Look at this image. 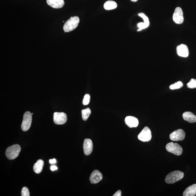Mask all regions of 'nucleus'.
Instances as JSON below:
<instances>
[{
  "label": "nucleus",
  "instance_id": "13",
  "mask_svg": "<svg viewBox=\"0 0 196 196\" xmlns=\"http://www.w3.org/2000/svg\"><path fill=\"white\" fill-rule=\"evenodd\" d=\"M125 124L130 128H136L139 124L138 119L133 116H127L125 118Z\"/></svg>",
  "mask_w": 196,
  "mask_h": 196
},
{
  "label": "nucleus",
  "instance_id": "20",
  "mask_svg": "<svg viewBox=\"0 0 196 196\" xmlns=\"http://www.w3.org/2000/svg\"><path fill=\"white\" fill-rule=\"evenodd\" d=\"M139 17L142 18L144 21L143 23H144L145 28L148 27L150 25V22H149V18L147 16L143 13H139L138 14Z\"/></svg>",
  "mask_w": 196,
  "mask_h": 196
},
{
  "label": "nucleus",
  "instance_id": "18",
  "mask_svg": "<svg viewBox=\"0 0 196 196\" xmlns=\"http://www.w3.org/2000/svg\"><path fill=\"white\" fill-rule=\"evenodd\" d=\"M117 6L118 5L116 2L112 1H106L104 5V9L107 10L114 9H116Z\"/></svg>",
  "mask_w": 196,
  "mask_h": 196
},
{
  "label": "nucleus",
  "instance_id": "22",
  "mask_svg": "<svg viewBox=\"0 0 196 196\" xmlns=\"http://www.w3.org/2000/svg\"><path fill=\"white\" fill-rule=\"evenodd\" d=\"M187 87L190 89L196 88V79L191 78L187 84Z\"/></svg>",
  "mask_w": 196,
  "mask_h": 196
},
{
  "label": "nucleus",
  "instance_id": "5",
  "mask_svg": "<svg viewBox=\"0 0 196 196\" xmlns=\"http://www.w3.org/2000/svg\"><path fill=\"white\" fill-rule=\"evenodd\" d=\"M32 115L31 113L29 112H26L24 114L21 128L22 130L24 132L29 130L31 127L32 121Z\"/></svg>",
  "mask_w": 196,
  "mask_h": 196
},
{
  "label": "nucleus",
  "instance_id": "9",
  "mask_svg": "<svg viewBox=\"0 0 196 196\" xmlns=\"http://www.w3.org/2000/svg\"><path fill=\"white\" fill-rule=\"evenodd\" d=\"M185 133L182 129H179L175 130L170 135V138L174 141H182L185 139Z\"/></svg>",
  "mask_w": 196,
  "mask_h": 196
},
{
  "label": "nucleus",
  "instance_id": "24",
  "mask_svg": "<svg viewBox=\"0 0 196 196\" xmlns=\"http://www.w3.org/2000/svg\"><path fill=\"white\" fill-rule=\"evenodd\" d=\"M22 196H30V193L29 189L26 187H23L21 191Z\"/></svg>",
  "mask_w": 196,
  "mask_h": 196
},
{
  "label": "nucleus",
  "instance_id": "28",
  "mask_svg": "<svg viewBox=\"0 0 196 196\" xmlns=\"http://www.w3.org/2000/svg\"><path fill=\"white\" fill-rule=\"evenodd\" d=\"M130 1L133 2H136L138 1V0H130Z\"/></svg>",
  "mask_w": 196,
  "mask_h": 196
},
{
  "label": "nucleus",
  "instance_id": "2",
  "mask_svg": "<svg viewBox=\"0 0 196 196\" xmlns=\"http://www.w3.org/2000/svg\"><path fill=\"white\" fill-rule=\"evenodd\" d=\"M80 22L79 18L77 16L70 17L66 21L63 26L65 32H70L76 29L77 27Z\"/></svg>",
  "mask_w": 196,
  "mask_h": 196
},
{
  "label": "nucleus",
  "instance_id": "10",
  "mask_svg": "<svg viewBox=\"0 0 196 196\" xmlns=\"http://www.w3.org/2000/svg\"><path fill=\"white\" fill-rule=\"evenodd\" d=\"M177 52L179 56L187 58L189 55V50L187 46L184 44H181L177 47Z\"/></svg>",
  "mask_w": 196,
  "mask_h": 196
},
{
  "label": "nucleus",
  "instance_id": "21",
  "mask_svg": "<svg viewBox=\"0 0 196 196\" xmlns=\"http://www.w3.org/2000/svg\"><path fill=\"white\" fill-rule=\"evenodd\" d=\"M183 86V83L181 81H179L171 85L170 86L169 88L171 90L179 89L182 88Z\"/></svg>",
  "mask_w": 196,
  "mask_h": 196
},
{
  "label": "nucleus",
  "instance_id": "30",
  "mask_svg": "<svg viewBox=\"0 0 196 196\" xmlns=\"http://www.w3.org/2000/svg\"><path fill=\"white\" fill-rule=\"evenodd\" d=\"M31 114L32 115L33 114V113H32Z\"/></svg>",
  "mask_w": 196,
  "mask_h": 196
},
{
  "label": "nucleus",
  "instance_id": "23",
  "mask_svg": "<svg viewBox=\"0 0 196 196\" xmlns=\"http://www.w3.org/2000/svg\"><path fill=\"white\" fill-rule=\"evenodd\" d=\"M90 96L89 94H86L85 95L83 100L82 101V104L84 106L88 105L89 104L90 101Z\"/></svg>",
  "mask_w": 196,
  "mask_h": 196
},
{
  "label": "nucleus",
  "instance_id": "11",
  "mask_svg": "<svg viewBox=\"0 0 196 196\" xmlns=\"http://www.w3.org/2000/svg\"><path fill=\"white\" fill-rule=\"evenodd\" d=\"M93 144L92 141L90 139L86 138L85 139L83 144V149L84 154L90 155L92 152Z\"/></svg>",
  "mask_w": 196,
  "mask_h": 196
},
{
  "label": "nucleus",
  "instance_id": "25",
  "mask_svg": "<svg viewBox=\"0 0 196 196\" xmlns=\"http://www.w3.org/2000/svg\"><path fill=\"white\" fill-rule=\"evenodd\" d=\"M121 194H122L121 191L120 190H119L113 195V196H121Z\"/></svg>",
  "mask_w": 196,
  "mask_h": 196
},
{
  "label": "nucleus",
  "instance_id": "3",
  "mask_svg": "<svg viewBox=\"0 0 196 196\" xmlns=\"http://www.w3.org/2000/svg\"><path fill=\"white\" fill-rule=\"evenodd\" d=\"M21 147L19 145L15 144L8 147L6 151V155L7 158L10 160H13L18 156Z\"/></svg>",
  "mask_w": 196,
  "mask_h": 196
},
{
  "label": "nucleus",
  "instance_id": "1",
  "mask_svg": "<svg viewBox=\"0 0 196 196\" xmlns=\"http://www.w3.org/2000/svg\"><path fill=\"white\" fill-rule=\"evenodd\" d=\"M184 176L182 172L175 171L171 172L168 174L165 179L166 182L168 184H173L181 180Z\"/></svg>",
  "mask_w": 196,
  "mask_h": 196
},
{
  "label": "nucleus",
  "instance_id": "4",
  "mask_svg": "<svg viewBox=\"0 0 196 196\" xmlns=\"http://www.w3.org/2000/svg\"><path fill=\"white\" fill-rule=\"evenodd\" d=\"M166 148L168 152L177 155H180L183 152L182 148L177 143L170 142L167 144Z\"/></svg>",
  "mask_w": 196,
  "mask_h": 196
},
{
  "label": "nucleus",
  "instance_id": "26",
  "mask_svg": "<svg viewBox=\"0 0 196 196\" xmlns=\"http://www.w3.org/2000/svg\"><path fill=\"white\" fill-rule=\"evenodd\" d=\"M50 169L52 171H54V170H57L58 167L55 165H53L50 167Z\"/></svg>",
  "mask_w": 196,
  "mask_h": 196
},
{
  "label": "nucleus",
  "instance_id": "8",
  "mask_svg": "<svg viewBox=\"0 0 196 196\" xmlns=\"http://www.w3.org/2000/svg\"><path fill=\"white\" fill-rule=\"evenodd\" d=\"M173 19L174 23L177 24H181L183 23L184 21L183 12L181 7L176 8L173 14Z\"/></svg>",
  "mask_w": 196,
  "mask_h": 196
},
{
  "label": "nucleus",
  "instance_id": "29",
  "mask_svg": "<svg viewBox=\"0 0 196 196\" xmlns=\"http://www.w3.org/2000/svg\"><path fill=\"white\" fill-rule=\"evenodd\" d=\"M142 30L140 29H138V30H137V31L138 32V31H142Z\"/></svg>",
  "mask_w": 196,
  "mask_h": 196
},
{
  "label": "nucleus",
  "instance_id": "12",
  "mask_svg": "<svg viewBox=\"0 0 196 196\" xmlns=\"http://www.w3.org/2000/svg\"><path fill=\"white\" fill-rule=\"evenodd\" d=\"M102 173L98 170H95L90 175V181L91 183L96 184L102 180Z\"/></svg>",
  "mask_w": 196,
  "mask_h": 196
},
{
  "label": "nucleus",
  "instance_id": "17",
  "mask_svg": "<svg viewBox=\"0 0 196 196\" xmlns=\"http://www.w3.org/2000/svg\"><path fill=\"white\" fill-rule=\"evenodd\" d=\"M44 165L43 161L42 159H39L34 166V171L36 174H39L41 173L43 170Z\"/></svg>",
  "mask_w": 196,
  "mask_h": 196
},
{
  "label": "nucleus",
  "instance_id": "7",
  "mask_svg": "<svg viewBox=\"0 0 196 196\" xmlns=\"http://www.w3.org/2000/svg\"><path fill=\"white\" fill-rule=\"evenodd\" d=\"M67 115L64 112H55L54 114V121L55 124L62 125L67 121Z\"/></svg>",
  "mask_w": 196,
  "mask_h": 196
},
{
  "label": "nucleus",
  "instance_id": "6",
  "mask_svg": "<svg viewBox=\"0 0 196 196\" xmlns=\"http://www.w3.org/2000/svg\"><path fill=\"white\" fill-rule=\"evenodd\" d=\"M151 132L148 127H145L138 136L139 140L143 142H149L151 138Z\"/></svg>",
  "mask_w": 196,
  "mask_h": 196
},
{
  "label": "nucleus",
  "instance_id": "19",
  "mask_svg": "<svg viewBox=\"0 0 196 196\" xmlns=\"http://www.w3.org/2000/svg\"><path fill=\"white\" fill-rule=\"evenodd\" d=\"M91 114V111L90 108H87L82 110V117L83 120L86 121Z\"/></svg>",
  "mask_w": 196,
  "mask_h": 196
},
{
  "label": "nucleus",
  "instance_id": "15",
  "mask_svg": "<svg viewBox=\"0 0 196 196\" xmlns=\"http://www.w3.org/2000/svg\"><path fill=\"white\" fill-rule=\"evenodd\" d=\"M183 118L185 121L190 123L196 122V116L193 113L190 112H186L183 113Z\"/></svg>",
  "mask_w": 196,
  "mask_h": 196
},
{
  "label": "nucleus",
  "instance_id": "14",
  "mask_svg": "<svg viewBox=\"0 0 196 196\" xmlns=\"http://www.w3.org/2000/svg\"><path fill=\"white\" fill-rule=\"evenodd\" d=\"M48 5L54 9H60L64 5V0H46Z\"/></svg>",
  "mask_w": 196,
  "mask_h": 196
},
{
  "label": "nucleus",
  "instance_id": "27",
  "mask_svg": "<svg viewBox=\"0 0 196 196\" xmlns=\"http://www.w3.org/2000/svg\"><path fill=\"white\" fill-rule=\"evenodd\" d=\"M49 162L50 164H54V163H55L56 162V161L55 159H50L49 161Z\"/></svg>",
  "mask_w": 196,
  "mask_h": 196
},
{
  "label": "nucleus",
  "instance_id": "16",
  "mask_svg": "<svg viewBox=\"0 0 196 196\" xmlns=\"http://www.w3.org/2000/svg\"><path fill=\"white\" fill-rule=\"evenodd\" d=\"M196 195V184L188 187L184 191L183 196H195Z\"/></svg>",
  "mask_w": 196,
  "mask_h": 196
}]
</instances>
